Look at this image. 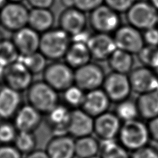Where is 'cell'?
<instances>
[{
  "mask_svg": "<svg viewBox=\"0 0 158 158\" xmlns=\"http://www.w3.org/2000/svg\"><path fill=\"white\" fill-rule=\"evenodd\" d=\"M117 139L123 148L132 153L145 147L151 139L148 125L138 118L123 122Z\"/></svg>",
  "mask_w": 158,
  "mask_h": 158,
  "instance_id": "obj_1",
  "label": "cell"
},
{
  "mask_svg": "<svg viewBox=\"0 0 158 158\" xmlns=\"http://www.w3.org/2000/svg\"><path fill=\"white\" fill-rule=\"evenodd\" d=\"M28 104L47 115L60 104L58 92L44 81H33L27 91Z\"/></svg>",
  "mask_w": 158,
  "mask_h": 158,
  "instance_id": "obj_2",
  "label": "cell"
},
{
  "mask_svg": "<svg viewBox=\"0 0 158 158\" xmlns=\"http://www.w3.org/2000/svg\"><path fill=\"white\" fill-rule=\"evenodd\" d=\"M70 36L61 29H50L40 36L39 51L47 59L64 58L70 46Z\"/></svg>",
  "mask_w": 158,
  "mask_h": 158,
  "instance_id": "obj_3",
  "label": "cell"
},
{
  "mask_svg": "<svg viewBox=\"0 0 158 158\" xmlns=\"http://www.w3.org/2000/svg\"><path fill=\"white\" fill-rule=\"evenodd\" d=\"M42 78L56 91L63 92L74 84V70L67 63L54 61L47 65Z\"/></svg>",
  "mask_w": 158,
  "mask_h": 158,
  "instance_id": "obj_4",
  "label": "cell"
},
{
  "mask_svg": "<svg viewBox=\"0 0 158 158\" xmlns=\"http://www.w3.org/2000/svg\"><path fill=\"white\" fill-rule=\"evenodd\" d=\"M106 76L102 67L89 62L74 70V84L86 93L101 88Z\"/></svg>",
  "mask_w": 158,
  "mask_h": 158,
  "instance_id": "obj_5",
  "label": "cell"
},
{
  "mask_svg": "<svg viewBox=\"0 0 158 158\" xmlns=\"http://www.w3.org/2000/svg\"><path fill=\"white\" fill-rule=\"evenodd\" d=\"M127 18L132 26L136 29L147 30L156 27L158 22V13L151 4L139 2H135L129 8Z\"/></svg>",
  "mask_w": 158,
  "mask_h": 158,
  "instance_id": "obj_6",
  "label": "cell"
},
{
  "mask_svg": "<svg viewBox=\"0 0 158 158\" xmlns=\"http://www.w3.org/2000/svg\"><path fill=\"white\" fill-rule=\"evenodd\" d=\"M29 11L21 3L7 2L0 9V23L6 29L15 32L27 27Z\"/></svg>",
  "mask_w": 158,
  "mask_h": 158,
  "instance_id": "obj_7",
  "label": "cell"
},
{
  "mask_svg": "<svg viewBox=\"0 0 158 158\" xmlns=\"http://www.w3.org/2000/svg\"><path fill=\"white\" fill-rule=\"evenodd\" d=\"M102 89L111 102L116 104L128 99L132 92L128 75L113 71L106 76Z\"/></svg>",
  "mask_w": 158,
  "mask_h": 158,
  "instance_id": "obj_8",
  "label": "cell"
},
{
  "mask_svg": "<svg viewBox=\"0 0 158 158\" xmlns=\"http://www.w3.org/2000/svg\"><path fill=\"white\" fill-rule=\"evenodd\" d=\"M33 75L19 61L5 68L3 84L17 91H27L33 82Z\"/></svg>",
  "mask_w": 158,
  "mask_h": 158,
  "instance_id": "obj_9",
  "label": "cell"
},
{
  "mask_svg": "<svg viewBox=\"0 0 158 158\" xmlns=\"http://www.w3.org/2000/svg\"><path fill=\"white\" fill-rule=\"evenodd\" d=\"M132 90L143 94L158 90V75L153 69L146 66L133 68L128 74Z\"/></svg>",
  "mask_w": 158,
  "mask_h": 158,
  "instance_id": "obj_10",
  "label": "cell"
},
{
  "mask_svg": "<svg viewBox=\"0 0 158 158\" xmlns=\"http://www.w3.org/2000/svg\"><path fill=\"white\" fill-rule=\"evenodd\" d=\"M89 22L96 32L109 33L118 29L119 18L116 11L107 5H101L92 11Z\"/></svg>",
  "mask_w": 158,
  "mask_h": 158,
  "instance_id": "obj_11",
  "label": "cell"
},
{
  "mask_svg": "<svg viewBox=\"0 0 158 158\" xmlns=\"http://www.w3.org/2000/svg\"><path fill=\"white\" fill-rule=\"evenodd\" d=\"M122 121L115 112H106L94 118V134L100 141L114 140L119 133Z\"/></svg>",
  "mask_w": 158,
  "mask_h": 158,
  "instance_id": "obj_12",
  "label": "cell"
},
{
  "mask_svg": "<svg viewBox=\"0 0 158 158\" xmlns=\"http://www.w3.org/2000/svg\"><path fill=\"white\" fill-rule=\"evenodd\" d=\"M113 38L118 49L131 54H138L144 47L143 36L132 26L118 28Z\"/></svg>",
  "mask_w": 158,
  "mask_h": 158,
  "instance_id": "obj_13",
  "label": "cell"
},
{
  "mask_svg": "<svg viewBox=\"0 0 158 158\" xmlns=\"http://www.w3.org/2000/svg\"><path fill=\"white\" fill-rule=\"evenodd\" d=\"M85 13L75 7L67 8L59 18L60 29L72 38L84 32L87 23Z\"/></svg>",
  "mask_w": 158,
  "mask_h": 158,
  "instance_id": "obj_14",
  "label": "cell"
},
{
  "mask_svg": "<svg viewBox=\"0 0 158 158\" xmlns=\"http://www.w3.org/2000/svg\"><path fill=\"white\" fill-rule=\"evenodd\" d=\"M92 57L98 61L108 59L117 47L114 38L108 33H97L89 36L87 42Z\"/></svg>",
  "mask_w": 158,
  "mask_h": 158,
  "instance_id": "obj_15",
  "label": "cell"
},
{
  "mask_svg": "<svg viewBox=\"0 0 158 158\" xmlns=\"http://www.w3.org/2000/svg\"><path fill=\"white\" fill-rule=\"evenodd\" d=\"M94 118L81 108L72 109L68 134L74 138L89 136L94 133Z\"/></svg>",
  "mask_w": 158,
  "mask_h": 158,
  "instance_id": "obj_16",
  "label": "cell"
},
{
  "mask_svg": "<svg viewBox=\"0 0 158 158\" xmlns=\"http://www.w3.org/2000/svg\"><path fill=\"white\" fill-rule=\"evenodd\" d=\"M22 105V98L20 92L6 85L0 87V119H12Z\"/></svg>",
  "mask_w": 158,
  "mask_h": 158,
  "instance_id": "obj_17",
  "label": "cell"
},
{
  "mask_svg": "<svg viewBox=\"0 0 158 158\" xmlns=\"http://www.w3.org/2000/svg\"><path fill=\"white\" fill-rule=\"evenodd\" d=\"M45 151L50 158H75V139L69 134L53 135Z\"/></svg>",
  "mask_w": 158,
  "mask_h": 158,
  "instance_id": "obj_18",
  "label": "cell"
},
{
  "mask_svg": "<svg viewBox=\"0 0 158 158\" xmlns=\"http://www.w3.org/2000/svg\"><path fill=\"white\" fill-rule=\"evenodd\" d=\"M42 115L29 104H25L21 106L13 118V124L18 132H33L41 124Z\"/></svg>",
  "mask_w": 158,
  "mask_h": 158,
  "instance_id": "obj_19",
  "label": "cell"
},
{
  "mask_svg": "<svg viewBox=\"0 0 158 158\" xmlns=\"http://www.w3.org/2000/svg\"><path fill=\"white\" fill-rule=\"evenodd\" d=\"M112 102L103 89H97L85 93L81 108L95 118L108 111Z\"/></svg>",
  "mask_w": 158,
  "mask_h": 158,
  "instance_id": "obj_20",
  "label": "cell"
},
{
  "mask_svg": "<svg viewBox=\"0 0 158 158\" xmlns=\"http://www.w3.org/2000/svg\"><path fill=\"white\" fill-rule=\"evenodd\" d=\"M40 36L30 27H25L15 32L13 42L20 55H27L39 51Z\"/></svg>",
  "mask_w": 158,
  "mask_h": 158,
  "instance_id": "obj_21",
  "label": "cell"
},
{
  "mask_svg": "<svg viewBox=\"0 0 158 158\" xmlns=\"http://www.w3.org/2000/svg\"><path fill=\"white\" fill-rule=\"evenodd\" d=\"M71 111L64 103H60L46 115L47 125L53 135L68 134Z\"/></svg>",
  "mask_w": 158,
  "mask_h": 158,
  "instance_id": "obj_22",
  "label": "cell"
},
{
  "mask_svg": "<svg viewBox=\"0 0 158 158\" xmlns=\"http://www.w3.org/2000/svg\"><path fill=\"white\" fill-rule=\"evenodd\" d=\"M64 58L65 63L76 70L89 63L92 57L87 43L74 41L70 44Z\"/></svg>",
  "mask_w": 158,
  "mask_h": 158,
  "instance_id": "obj_23",
  "label": "cell"
},
{
  "mask_svg": "<svg viewBox=\"0 0 158 158\" xmlns=\"http://www.w3.org/2000/svg\"><path fill=\"white\" fill-rule=\"evenodd\" d=\"M55 17L49 8H32L29 11L28 25L38 33L52 29Z\"/></svg>",
  "mask_w": 158,
  "mask_h": 158,
  "instance_id": "obj_24",
  "label": "cell"
},
{
  "mask_svg": "<svg viewBox=\"0 0 158 158\" xmlns=\"http://www.w3.org/2000/svg\"><path fill=\"white\" fill-rule=\"evenodd\" d=\"M136 103L142 119L149 121L158 116V90L139 95Z\"/></svg>",
  "mask_w": 158,
  "mask_h": 158,
  "instance_id": "obj_25",
  "label": "cell"
},
{
  "mask_svg": "<svg viewBox=\"0 0 158 158\" xmlns=\"http://www.w3.org/2000/svg\"><path fill=\"white\" fill-rule=\"evenodd\" d=\"M109 66L113 72L128 75L133 69L132 54L117 48L108 59Z\"/></svg>",
  "mask_w": 158,
  "mask_h": 158,
  "instance_id": "obj_26",
  "label": "cell"
},
{
  "mask_svg": "<svg viewBox=\"0 0 158 158\" xmlns=\"http://www.w3.org/2000/svg\"><path fill=\"white\" fill-rule=\"evenodd\" d=\"M76 157L89 158L98 156L100 153V142L92 135L75 139Z\"/></svg>",
  "mask_w": 158,
  "mask_h": 158,
  "instance_id": "obj_27",
  "label": "cell"
},
{
  "mask_svg": "<svg viewBox=\"0 0 158 158\" xmlns=\"http://www.w3.org/2000/svg\"><path fill=\"white\" fill-rule=\"evenodd\" d=\"M18 61L22 62L33 75L42 74L47 66V58L40 51L27 55H20Z\"/></svg>",
  "mask_w": 158,
  "mask_h": 158,
  "instance_id": "obj_28",
  "label": "cell"
},
{
  "mask_svg": "<svg viewBox=\"0 0 158 158\" xmlns=\"http://www.w3.org/2000/svg\"><path fill=\"white\" fill-rule=\"evenodd\" d=\"M128 152L115 139L100 141V153L102 158H131Z\"/></svg>",
  "mask_w": 158,
  "mask_h": 158,
  "instance_id": "obj_29",
  "label": "cell"
},
{
  "mask_svg": "<svg viewBox=\"0 0 158 158\" xmlns=\"http://www.w3.org/2000/svg\"><path fill=\"white\" fill-rule=\"evenodd\" d=\"M114 112L122 122L136 119L139 116L136 101L129 98L117 103Z\"/></svg>",
  "mask_w": 158,
  "mask_h": 158,
  "instance_id": "obj_30",
  "label": "cell"
},
{
  "mask_svg": "<svg viewBox=\"0 0 158 158\" xmlns=\"http://www.w3.org/2000/svg\"><path fill=\"white\" fill-rule=\"evenodd\" d=\"M13 144L23 155L36 149L37 139L32 132H18Z\"/></svg>",
  "mask_w": 158,
  "mask_h": 158,
  "instance_id": "obj_31",
  "label": "cell"
},
{
  "mask_svg": "<svg viewBox=\"0 0 158 158\" xmlns=\"http://www.w3.org/2000/svg\"><path fill=\"white\" fill-rule=\"evenodd\" d=\"M19 56L20 54L13 41H0V64L6 67L8 65L18 61Z\"/></svg>",
  "mask_w": 158,
  "mask_h": 158,
  "instance_id": "obj_32",
  "label": "cell"
},
{
  "mask_svg": "<svg viewBox=\"0 0 158 158\" xmlns=\"http://www.w3.org/2000/svg\"><path fill=\"white\" fill-rule=\"evenodd\" d=\"M64 104L69 108H81L83 105L85 92L77 85L71 86L63 92Z\"/></svg>",
  "mask_w": 158,
  "mask_h": 158,
  "instance_id": "obj_33",
  "label": "cell"
},
{
  "mask_svg": "<svg viewBox=\"0 0 158 158\" xmlns=\"http://www.w3.org/2000/svg\"><path fill=\"white\" fill-rule=\"evenodd\" d=\"M138 56L143 66L153 70L158 68V46H144L138 53Z\"/></svg>",
  "mask_w": 158,
  "mask_h": 158,
  "instance_id": "obj_34",
  "label": "cell"
},
{
  "mask_svg": "<svg viewBox=\"0 0 158 158\" xmlns=\"http://www.w3.org/2000/svg\"><path fill=\"white\" fill-rule=\"evenodd\" d=\"M18 132L13 123L9 121H2L0 123V143L13 144Z\"/></svg>",
  "mask_w": 158,
  "mask_h": 158,
  "instance_id": "obj_35",
  "label": "cell"
},
{
  "mask_svg": "<svg viewBox=\"0 0 158 158\" xmlns=\"http://www.w3.org/2000/svg\"><path fill=\"white\" fill-rule=\"evenodd\" d=\"M136 0H104L106 5L116 12H125L133 5Z\"/></svg>",
  "mask_w": 158,
  "mask_h": 158,
  "instance_id": "obj_36",
  "label": "cell"
},
{
  "mask_svg": "<svg viewBox=\"0 0 158 158\" xmlns=\"http://www.w3.org/2000/svg\"><path fill=\"white\" fill-rule=\"evenodd\" d=\"M103 2L104 0H74V7L84 13H91L102 5Z\"/></svg>",
  "mask_w": 158,
  "mask_h": 158,
  "instance_id": "obj_37",
  "label": "cell"
},
{
  "mask_svg": "<svg viewBox=\"0 0 158 158\" xmlns=\"http://www.w3.org/2000/svg\"><path fill=\"white\" fill-rule=\"evenodd\" d=\"M22 156L13 144L0 143V158H22Z\"/></svg>",
  "mask_w": 158,
  "mask_h": 158,
  "instance_id": "obj_38",
  "label": "cell"
},
{
  "mask_svg": "<svg viewBox=\"0 0 158 158\" xmlns=\"http://www.w3.org/2000/svg\"><path fill=\"white\" fill-rule=\"evenodd\" d=\"M131 158H158V151L154 148L146 146L132 152Z\"/></svg>",
  "mask_w": 158,
  "mask_h": 158,
  "instance_id": "obj_39",
  "label": "cell"
},
{
  "mask_svg": "<svg viewBox=\"0 0 158 158\" xmlns=\"http://www.w3.org/2000/svg\"><path fill=\"white\" fill-rule=\"evenodd\" d=\"M143 38L148 46H158V29L156 27L146 30Z\"/></svg>",
  "mask_w": 158,
  "mask_h": 158,
  "instance_id": "obj_40",
  "label": "cell"
},
{
  "mask_svg": "<svg viewBox=\"0 0 158 158\" xmlns=\"http://www.w3.org/2000/svg\"><path fill=\"white\" fill-rule=\"evenodd\" d=\"M148 128L151 139L158 143V116L149 121Z\"/></svg>",
  "mask_w": 158,
  "mask_h": 158,
  "instance_id": "obj_41",
  "label": "cell"
},
{
  "mask_svg": "<svg viewBox=\"0 0 158 158\" xmlns=\"http://www.w3.org/2000/svg\"><path fill=\"white\" fill-rule=\"evenodd\" d=\"M33 8H50L55 0H27Z\"/></svg>",
  "mask_w": 158,
  "mask_h": 158,
  "instance_id": "obj_42",
  "label": "cell"
},
{
  "mask_svg": "<svg viewBox=\"0 0 158 158\" xmlns=\"http://www.w3.org/2000/svg\"><path fill=\"white\" fill-rule=\"evenodd\" d=\"M24 158H50L46 151L35 149L34 151L26 155Z\"/></svg>",
  "mask_w": 158,
  "mask_h": 158,
  "instance_id": "obj_43",
  "label": "cell"
},
{
  "mask_svg": "<svg viewBox=\"0 0 158 158\" xmlns=\"http://www.w3.org/2000/svg\"><path fill=\"white\" fill-rule=\"evenodd\" d=\"M61 2L64 6H66L68 8L74 7V0H61Z\"/></svg>",
  "mask_w": 158,
  "mask_h": 158,
  "instance_id": "obj_44",
  "label": "cell"
},
{
  "mask_svg": "<svg viewBox=\"0 0 158 158\" xmlns=\"http://www.w3.org/2000/svg\"><path fill=\"white\" fill-rule=\"evenodd\" d=\"M5 66H3L0 64V83H3V80H4V70H5Z\"/></svg>",
  "mask_w": 158,
  "mask_h": 158,
  "instance_id": "obj_45",
  "label": "cell"
},
{
  "mask_svg": "<svg viewBox=\"0 0 158 158\" xmlns=\"http://www.w3.org/2000/svg\"><path fill=\"white\" fill-rule=\"evenodd\" d=\"M151 4L153 6V7L158 10V0H151Z\"/></svg>",
  "mask_w": 158,
  "mask_h": 158,
  "instance_id": "obj_46",
  "label": "cell"
},
{
  "mask_svg": "<svg viewBox=\"0 0 158 158\" xmlns=\"http://www.w3.org/2000/svg\"><path fill=\"white\" fill-rule=\"evenodd\" d=\"M8 0H0V9H2V7H4V5L6 4Z\"/></svg>",
  "mask_w": 158,
  "mask_h": 158,
  "instance_id": "obj_47",
  "label": "cell"
},
{
  "mask_svg": "<svg viewBox=\"0 0 158 158\" xmlns=\"http://www.w3.org/2000/svg\"><path fill=\"white\" fill-rule=\"evenodd\" d=\"M23 1V0H8V2H18L21 3V2Z\"/></svg>",
  "mask_w": 158,
  "mask_h": 158,
  "instance_id": "obj_48",
  "label": "cell"
},
{
  "mask_svg": "<svg viewBox=\"0 0 158 158\" xmlns=\"http://www.w3.org/2000/svg\"><path fill=\"white\" fill-rule=\"evenodd\" d=\"M89 158H102L101 156H96L94 157H89Z\"/></svg>",
  "mask_w": 158,
  "mask_h": 158,
  "instance_id": "obj_49",
  "label": "cell"
}]
</instances>
